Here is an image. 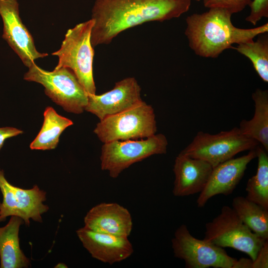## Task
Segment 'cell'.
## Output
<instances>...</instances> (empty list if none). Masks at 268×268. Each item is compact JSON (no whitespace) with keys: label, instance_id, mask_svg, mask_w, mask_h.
<instances>
[{"label":"cell","instance_id":"1","mask_svg":"<svg viewBox=\"0 0 268 268\" xmlns=\"http://www.w3.org/2000/svg\"><path fill=\"white\" fill-rule=\"evenodd\" d=\"M192 0H95L92 9L94 25L91 43L94 47L110 43L121 32L152 21L180 17Z\"/></svg>","mask_w":268,"mask_h":268},{"label":"cell","instance_id":"2","mask_svg":"<svg viewBox=\"0 0 268 268\" xmlns=\"http://www.w3.org/2000/svg\"><path fill=\"white\" fill-rule=\"evenodd\" d=\"M231 15L225 9L211 8L186 18L185 34L195 54L216 58L224 50L233 48V44L251 42L268 31V23L250 29L237 28L232 24Z\"/></svg>","mask_w":268,"mask_h":268},{"label":"cell","instance_id":"3","mask_svg":"<svg viewBox=\"0 0 268 268\" xmlns=\"http://www.w3.org/2000/svg\"><path fill=\"white\" fill-rule=\"evenodd\" d=\"M93 25L91 18L69 29L61 48L52 54L59 57L55 69L65 67L71 69L88 95L96 94L93 75L94 51L91 43Z\"/></svg>","mask_w":268,"mask_h":268},{"label":"cell","instance_id":"4","mask_svg":"<svg viewBox=\"0 0 268 268\" xmlns=\"http://www.w3.org/2000/svg\"><path fill=\"white\" fill-rule=\"evenodd\" d=\"M156 132L154 109L143 100L129 109L100 120L94 130L103 143L146 138Z\"/></svg>","mask_w":268,"mask_h":268},{"label":"cell","instance_id":"5","mask_svg":"<svg viewBox=\"0 0 268 268\" xmlns=\"http://www.w3.org/2000/svg\"><path fill=\"white\" fill-rule=\"evenodd\" d=\"M24 79L42 84L45 94L68 112L82 113L88 103V94L73 71L62 67L49 71L35 63L28 67Z\"/></svg>","mask_w":268,"mask_h":268},{"label":"cell","instance_id":"6","mask_svg":"<svg viewBox=\"0 0 268 268\" xmlns=\"http://www.w3.org/2000/svg\"><path fill=\"white\" fill-rule=\"evenodd\" d=\"M204 234V239L208 242L245 253L252 261L267 241L252 232L232 207L227 205L223 206L219 214L205 224Z\"/></svg>","mask_w":268,"mask_h":268},{"label":"cell","instance_id":"7","mask_svg":"<svg viewBox=\"0 0 268 268\" xmlns=\"http://www.w3.org/2000/svg\"><path fill=\"white\" fill-rule=\"evenodd\" d=\"M168 144L162 134H155L146 138L103 143L100 155L101 169L116 178L135 163L153 155L166 154Z\"/></svg>","mask_w":268,"mask_h":268},{"label":"cell","instance_id":"8","mask_svg":"<svg viewBox=\"0 0 268 268\" xmlns=\"http://www.w3.org/2000/svg\"><path fill=\"white\" fill-rule=\"evenodd\" d=\"M259 143L242 134L238 128L216 134L199 132L181 152L203 160L213 168L233 158L237 153L255 148Z\"/></svg>","mask_w":268,"mask_h":268},{"label":"cell","instance_id":"9","mask_svg":"<svg viewBox=\"0 0 268 268\" xmlns=\"http://www.w3.org/2000/svg\"><path fill=\"white\" fill-rule=\"evenodd\" d=\"M175 257L183 260L187 268H241V259L230 257L223 248L204 239H197L185 224L175 231L172 239Z\"/></svg>","mask_w":268,"mask_h":268},{"label":"cell","instance_id":"10","mask_svg":"<svg viewBox=\"0 0 268 268\" xmlns=\"http://www.w3.org/2000/svg\"><path fill=\"white\" fill-rule=\"evenodd\" d=\"M0 190L3 200L0 202V222L8 216H18L29 226L30 220L42 222V215L49 207L43 203L46 200V192L35 185L31 189H24L10 184L5 179L4 172L0 169Z\"/></svg>","mask_w":268,"mask_h":268},{"label":"cell","instance_id":"11","mask_svg":"<svg viewBox=\"0 0 268 268\" xmlns=\"http://www.w3.org/2000/svg\"><path fill=\"white\" fill-rule=\"evenodd\" d=\"M0 15L3 23L2 38L26 67H29L35 60L48 56L37 50L31 34L20 17L17 0H0Z\"/></svg>","mask_w":268,"mask_h":268},{"label":"cell","instance_id":"12","mask_svg":"<svg viewBox=\"0 0 268 268\" xmlns=\"http://www.w3.org/2000/svg\"><path fill=\"white\" fill-rule=\"evenodd\" d=\"M141 88L134 77H129L117 82L111 90L100 95H88L85 110L100 120L124 111L142 101Z\"/></svg>","mask_w":268,"mask_h":268},{"label":"cell","instance_id":"13","mask_svg":"<svg viewBox=\"0 0 268 268\" xmlns=\"http://www.w3.org/2000/svg\"><path fill=\"white\" fill-rule=\"evenodd\" d=\"M257 157L256 147L238 158H232L213 167L208 182L197 201L202 207L207 201L217 195L231 194L244 176L248 164Z\"/></svg>","mask_w":268,"mask_h":268},{"label":"cell","instance_id":"14","mask_svg":"<svg viewBox=\"0 0 268 268\" xmlns=\"http://www.w3.org/2000/svg\"><path fill=\"white\" fill-rule=\"evenodd\" d=\"M83 246L92 257L113 265L122 262L134 252L128 237L95 232L84 227L76 230Z\"/></svg>","mask_w":268,"mask_h":268},{"label":"cell","instance_id":"15","mask_svg":"<svg viewBox=\"0 0 268 268\" xmlns=\"http://www.w3.org/2000/svg\"><path fill=\"white\" fill-rule=\"evenodd\" d=\"M84 227L90 230L128 237L133 221L129 211L115 202H102L92 207L84 218Z\"/></svg>","mask_w":268,"mask_h":268},{"label":"cell","instance_id":"16","mask_svg":"<svg viewBox=\"0 0 268 268\" xmlns=\"http://www.w3.org/2000/svg\"><path fill=\"white\" fill-rule=\"evenodd\" d=\"M212 169L206 161L180 152L173 166L174 196L185 197L200 193L206 185Z\"/></svg>","mask_w":268,"mask_h":268},{"label":"cell","instance_id":"17","mask_svg":"<svg viewBox=\"0 0 268 268\" xmlns=\"http://www.w3.org/2000/svg\"><path fill=\"white\" fill-rule=\"evenodd\" d=\"M24 223L21 218L11 216L8 222L0 227V258L1 268H25L30 261L21 250L19 231Z\"/></svg>","mask_w":268,"mask_h":268},{"label":"cell","instance_id":"18","mask_svg":"<svg viewBox=\"0 0 268 268\" xmlns=\"http://www.w3.org/2000/svg\"><path fill=\"white\" fill-rule=\"evenodd\" d=\"M255 112L250 120H243L238 128L244 135L261 143L268 151V91L257 89L252 94Z\"/></svg>","mask_w":268,"mask_h":268},{"label":"cell","instance_id":"19","mask_svg":"<svg viewBox=\"0 0 268 268\" xmlns=\"http://www.w3.org/2000/svg\"><path fill=\"white\" fill-rule=\"evenodd\" d=\"M73 124V122L58 114L54 108L47 107L44 112L42 127L30 144L31 149L50 150L58 145L63 131Z\"/></svg>","mask_w":268,"mask_h":268},{"label":"cell","instance_id":"20","mask_svg":"<svg viewBox=\"0 0 268 268\" xmlns=\"http://www.w3.org/2000/svg\"><path fill=\"white\" fill-rule=\"evenodd\" d=\"M232 208L252 232L264 240H268V209L241 196L233 199Z\"/></svg>","mask_w":268,"mask_h":268},{"label":"cell","instance_id":"21","mask_svg":"<svg viewBox=\"0 0 268 268\" xmlns=\"http://www.w3.org/2000/svg\"><path fill=\"white\" fill-rule=\"evenodd\" d=\"M256 151L257 170L247 182L246 198L268 209V155L267 151L259 145Z\"/></svg>","mask_w":268,"mask_h":268},{"label":"cell","instance_id":"22","mask_svg":"<svg viewBox=\"0 0 268 268\" xmlns=\"http://www.w3.org/2000/svg\"><path fill=\"white\" fill-rule=\"evenodd\" d=\"M238 52L247 57L254 68L266 82H268V38L264 35L257 41L242 43L233 47Z\"/></svg>","mask_w":268,"mask_h":268},{"label":"cell","instance_id":"23","mask_svg":"<svg viewBox=\"0 0 268 268\" xmlns=\"http://www.w3.org/2000/svg\"><path fill=\"white\" fill-rule=\"evenodd\" d=\"M253 0H203L205 7L219 8L228 11L232 14L242 11Z\"/></svg>","mask_w":268,"mask_h":268},{"label":"cell","instance_id":"24","mask_svg":"<svg viewBox=\"0 0 268 268\" xmlns=\"http://www.w3.org/2000/svg\"><path fill=\"white\" fill-rule=\"evenodd\" d=\"M251 11L246 20L255 25L263 17H268V0H253L249 5Z\"/></svg>","mask_w":268,"mask_h":268},{"label":"cell","instance_id":"25","mask_svg":"<svg viewBox=\"0 0 268 268\" xmlns=\"http://www.w3.org/2000/svg\"><path fill=\"white\" fill-rule=\"evenodd\" d=\"M268 268V242L266 241L259 250L256 259L252 261V268Z\"/></svg>","mask_w":268,"mask_h":268},{"label":"cell","instance_id":"26","mask_svg":"<svg viewBox=\"0 0 268 268\" xmlns=\"http://www.w3.org/2000/svg\"><path fill=\"white\" fill-rule=\"evenodd\" d=\"M22 133V131L13 127L0 128V150L6 139Z\"/></svg>","mask_w":268,"mask_h":268},{"label":"cell","instance_id":"27","mask_svg":"<svg viewBox=\"0 0 268 268\" xmlns=\"http://www.w3.org/2000/svg\"><path fill=\"white\" fill-rule=\"evenodd\" d=\"M56 266H57V267H55L56 268H57V267H58V268H67L66 265L64 264L63 263H59Z\"/></svg>","mask_w":268,"mask_h":268},{"label":"cell","instance_id":"28","mask_svg":"<svg viewBox=\"0 0 268 268\" xmlns=\"http://www.w3.org/2000/svg\"><path fill=\"white\" fill-rule=\"evenodd\" d=\"M196 0L199 1V0Z\"/></svg>","mask_w":268,"mask_h":268}]
</instances>
